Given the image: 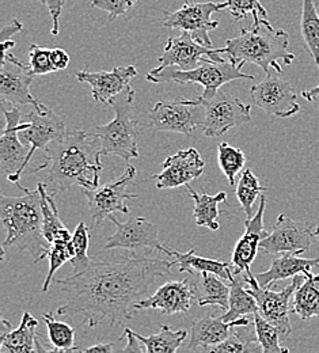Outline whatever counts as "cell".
<instances>
[{
	"label": "cell",
	"instance_id": "1",
	"mask_svg": "<svg viewBox=\"0 0 319 353\" xmlns=\"http://www.w3.org/2000/svg\"><path fill=\"white\" fill-rule=\"evenodd\" d=\"M176 261L135 256L114 260H96L83 272L67 279H56L63 288L64 301L57 309L61 316L83 315L82 325L98 326L123 323L135 315V306L148 298L150 288L158 277L167 276Z\"/></svg>",
	"mask_w": 319,
	"mask_h": 353
},
{
	"label": "cell",
	"instance_id": "2",
	"mask_svg": "<svg viewBox=\"0 0 319 353\" xmlns=\"http://www.w3.org/2000/svg\"><path fill=\"white\" fill-rule=\"evenodd\" d=\"M45 162L32 173L46 170V189L56 196L79 185L86 190L99 186L102 172L101 148L94 132L67 131L43 152Z\"/></svg>",
	"mask_w": 319,
	"mask_h": 353
},
{
	"label": "cell",
	"instance_id": "3",
	"mask_svg": "<svg viewBox=\"0 0 319 353\" xmlns=\"http://www.w3.org/2000/svg\"><path fill=\"white\" fill-rule=\"evenodd\" d=\"M23 196H0V218L7 235L1 245V259L8 248L29 252L37 264L49 256L50 243L43 231V210L40 192L19 188Z\"/></svg>",
	"mask_w": 319,
	"mask_h": 353
},
{
	"label": "cell",
	"instance_id": "4",
	"mask_svg": "<svg viewBox=\"0 0 319 353\" xmlns=\"http://www.w3.org/2000/svg\"><path fill=\"white\" fill-rule=\"evenodd\" d=\"M289 36L285 30L274 29L268 19H263L258 26L250 29H240L235 39L226 41V54L228 59L242 68L246 63H251L271 75L274 70L277 74L282 72L280 61L291 65L295 54L288 50Z\"/></svg>",
	"mask_w": 319,
	"mask_h": 353
},
{
	"label": "cell",
	"instance_id": "5",
	"mask_svg": "<svg viewBox=\"0 0 319 353\" xmlns=\"http://www.w3.org/2000/svg\"><path fill=\"white\" fill-rule=\"evenodd\" d=\"M134 103L135 90L131 85L110 101L109 105L116 112L114 119L94 131L102 157H120L127 163L138 158L140 125L134 113Z\"/></svg>",
	"mask_w": 319,
	"mask_h": 353
},
{
	"label": "cell",
	"instance_id": "6",
	"mask_svg": "<svg viewBox=\"0 0 319 353\" xmlns=\"http://www.w3.org/2000/svg\"><path fill=\"white\" fill-rule=\"evenodd\" d=\"M235 63L229 59L212 60L209 57H204L200 65L190 71H181L176 67L167 68H154L147 75L145 79L152 83H198L204 88L201 94L203 98H211L216 94L218 90L225 86L228 82L236 79H256L254 75H247L240 71Z\"/></svg>",
	"mask_w": 319,
	"mask_h": 353
},
{
	"label": "cell",
	"instance_id": "7",
	"mask_svg": "<svg viewBox=\"0 0 319 353\" xmlns=\"http://www.w3.org/2000/svg\"><path fill=\"white\" fill-rule=\"evenodd\" d=\"M205 121V109L200 98L161 101L150 112V124L159 132L192 134Z\"/></svg>",
	"mask_w": 319,
	"mask_h": 353
},
{
	"label": "cell",
	"instance_id": "8",
	"mask_svg": "<svg viewBox=\"0 0 319 353\" xmlns=\"http://www.w3.org/2000/svg\"><path fill=\"white\" fill-rule=\"evenodd\" d=\"M227 8V3H185L177 11H163V19L161 23L169 29H180L187 32L192 37L204 46L212 48L209 32L219 28V22L214 21L211 15L214 12H222Z\"/></svg>",
	"mask_w": 319,
	"mask_h": 353
},
{
	"label": "cell",
	"instance_id": "9",
	"mask_svg": "<svg viewBox=\"0 0 319 353\" xmlns=\"http://www.w3.org/2000/svg\"><path fill=\"white\" fill-rule=\"evenodd\" d=\"M205 109L203 132L207 137H219L239 125L251 121V106L222 88L211 98L198 97Z\"/></svg>",
	"mask_w": 319,
	"mask_h": 353
},
{
	"label": "cell",
	"instance_id": "10",
	"mask_svg": "<svg viewBox=\"0 0 319 353\" xmlns=\"http://www.w3.org/2000/svg\"><path fill=\"white\" fill-rule=\"evenodd\" d=\"M136 168L128 166L125 173L113 182H107L95 190H86L85 194L89 201V211L92 214V227L98 228L103 221L109 219L113 212L130 214L127 200L138 197L136 193H130L128 186L135 185Z\"/></svg>",
	"mask_w": 319,
	"mask_h": 353
},
{
	"label": "cell",
	"instance_id": "11",
	"mask_svg": "<svg viewBox=\"0 0 319 353\" xmlns=\"http://www.w3.org/2000/svg\"><path fill=\"white\" fill-rule=\"evenodd\" d=\"M36 77L32 75L29 64L22 63L11 50L1 54L0 98L14 106L32 105L37 112L46 113L49 108L37 101L30 92V85Z\"/></svg>",
	"mask_w": 319,
	"mask_h": 353
},
{
	"label": "cell",
	"instance_id": "12",
	"mask_svg": "<svg viewBox=\"0 0 319 353\" xmlns=\"http://www.w3.org/2000/svg\"><path fill=\"white\" fill-rule=\"evenodd\" d=\"M6 127L0 136V165L8 176V181L21 188V176L29 165L30 148L19 139L22 112L18 106L3 103Z\"/></svg>",
	"mask_w": 319,
	"mask_h": 353
},
{
	"label": "cell",
	"instance_id": "13",
	"mask_svg": "<svg viewBox=\"0 0 319 353\" xmlns=\"http://www.w3.org/2000/svg\"><path fill=\"white\" fill-rule=\"evenodd\" d=\"M303 281L305 274H298L292 277L289 285L278 292L272 291L271 288H263L260 287V284L247 285L250 294L254 296L258 305V314L271 325H274L280 332L281 339H287L292 333V326L289 322V314L292 312V307L289 306V303Z\"/></svg>",
	"mask_w": 319,
	"mask_h": 353
},
{
	"label": "cell",
	"instance_id": "14",
	"mask_svg": "<svg viewBox=\"0 0 319 353\" xmlns=\"http://www.w3.org/2000/svg\"><path fill=\"white\" fill-rule=\"evenodd\" d=\"M109 221L116 225V231L107 238L103 250L121 249L135 253L140 249H152L162 252L166 256H173L172 249L161 243L158 236V227L145 218L136 216L130 218L125 223H121L112 215Z\"/></svg>",
	"mask_w": 319,
	"mask_h": 353
},
{
	"label": "cell",
	"instance_id": "15",
	"mask_svg": "<svg viewBox=\"0 0 319 353\" xmlns=\"http://www.w3.org/2000/svg\"><path fill=\"white\" fill-rule=\"evenodd\" d=\"M316 227L306 221H294L289 216L278 215L272 232L261 242V249L267 254L310 252Z\"/></svg>",
	"mask_w": 319,
	"mask_h": 353
},
{
	"label": "cell",
	"instance_id": "16",
	"mask_svg": "<svg viewBox=\"0 0 319 353\" xmlns=\"http://www.w3.org/2000/svg\"><path fill=\"white\" fill-rule=\"evenodd\" d=\"M250 97L256 106L278 119L292 117L300 110L294 88L272 74L250 88Z\"/></svg>",
	"mask_w": 319,
	"mask_h": 353
},
{
	"label": "cell",
	"instance_id": "17",
	"mask_svg": "<svg viewBox=\"0 0 319 353\" xmlns=\"http://www.w3.org/2000/svg\"><path fill=\"white\" fill-rule=\"evenodd\" d=\"M222 53H226V48L214 49L197 43L190 33L183 32L178 37H170L166 48L159 57L158 68L176 67L181 71H190L200 65L204 57L212 60H222Z\"/></svg>",
	"mask_w": 319,
	"mask_h": 353
},
{
	"label": "cell",
	"instance_id": "18",
	"mask_svg": "<svg viewBox=\"0 0 319 353\" xmlns=\"http://www.w3.org/2000/svg\"><path fill=\"white\" fill-rule=\"evenodd\" d=\"M67 133V127L61 117L50 109L46 113H40L34 108L30 113L22 117L19 125V139L30 148L29 163L36 151H45L46 147L59 140Z\"/></svg>",
	"mask_w": 319,
	"mask_h": 353
},
{
	"label": "cell",
	"instance_id": "19",
	"mask_svg": "<svg viewBox=\"0 0 319 353\" xmlns=\"http://www.w3.org/2000/svg\"><path fill=\"white\" fill-rule=\"evenodd\" d=\"M205 163L196 148H187L166 158L162 172L151 176L156 181L158 189H174L186 186L204 173Z\"/></svg>",
	"mask_w": 319,
	"mask_h": 353
},
{
	"label": "cell",
	"instance_id": "20",
	"mask_svg": "<svg viewBox=\"0 0 319 353\" xmlns=\"http://www.w3.org/2000/svg\"><path fill=\"white\" fill-rule=\"evenodd\" d=\"M260 205L257 214L245 221L246 231L242 238L236 242L232 256L231 264L234 268V273H246L247 276H253L251 264L256 260L258 250L261 248V242L269 235L264 225V214L267 207L265 196L260 197Z\"/></svg>",
	"mask_w": 319,
	"mask_h": 353
},
{
	"label": "cell",
	"instance_id": "21",
	"mask_svg": "<svg viewBox=\"0 0 319 353\" xmlns=\"http://www.w3.org/2000/svg\"><path fill=\"white\" fill-rule=\"evenodd\" d=\"M137 75L134 65L114 67L112 71L90 72L88 70L75 74L76 79L92 86V95L96 103L109 105L110 101L130 86Z\"/></svg>",
	"mask_w": 319,
	"mask_h": 353
},
{
	"label": "cell",
	"instance_id": "22",
	"mask_svg": "<svg viewBox=\"0 0 319 353\" xmlns=\"http://www.w3.org/2000/svg\"><path fill=\"white\" fill-rule=\"evenodd\" d=\"M197 287L189 280L169 281L159 287L156 292L144 301H140L135 310H161L165 315L187 312L194 298Z\"/></svg>",
	"mask_w": 319,
	"mask_h": 353
},
{
	"label": "cell",
	"instance_id": "23",
	"mask_svg": "<svg viewBox=\"0 0 319 353\" xmlns=\"http://www.w3.org/2000/svg\"><path fill=\"white\" fill-rule=\"evenodd\" d=\"M39 321L28 311L23 312L21 323L17 329H11L7 319H1L0 353H37L36 329Z\"/></svg>",
	"mask_w": 319,
	"mask_h": 353
},
{
	"label": "cell",
	"instance_id": "24",
	"mask_svg": "<svg viewBox=\"0 0 319 353\" xmlns=\"http://www.w3.org/2000/svg\"><path fill=\"white\" fill-rule=\"evenodd\" d=\"M314 266H319V259H300L294 253L276 254L271 268L267 272H260L256 279L263 288H271L274 283L285 279H292L298 274H307Z\"/></svg>",
	"mask_w": 319,
	"mask_h": 353
},
{
	"label": "cell",
	"instance_id": "25",
	"mask_svg": "<svg viewBox=\"0 0 319 353\" xmlns=\"http://www.w3.org/2000/svg\"><path fill=\"white\" fill-rule=\"evenodd\" d=\"M232 327H235L234 322H225L220 316H212L207 315L193 322L190 329V337L187 348L194 351L197 348L203 347H211L218 345L227 340L232 332Z\"/></svg>",
	"mask_w": 319,
	"mask_h": 353
},
{
	"label": "cell",
	"instance_id": "26",
	"mask_svg": "<svg viewBox=\"0 0 319 353\" xmlns=\"http://www.w3.org/2000/svg\"><path fill=\"white\" fill-rule=\"evenodd\" d=\"M258 312V305L254 296L247 288L243 273H234V279L229 281V302L228 310L222 315L225 322H234L246 315H254Z\"/></svg>",
	"mask_w": 319,
	"mask_h": 353
},
{
	"label": "cell",
	"instance_id": "27",
	"mask_svg": "<svg viewBox=\"0 0 319 353\" xmlns=\"http://www.w3.org/2000/svg\"><path fill=\"white\" fill-rule=\"evenodd\" d=\"M194 248L186 253H178L177 250H172L173 257H176V263L180 266V272L187 273H214L218 277L231 281L234 279V268L231 263H225L219 260L200 257L194 253Z\"/></svg>",
	"mask_w": 319,
	"mask_h": 353
},
{
	"label": "cell",
	"instance_id": "28",
	"mask_svg": "<svg viewBox=\"0 0 319 353\" xmlns=\"http://www.w3.org/2000/svg\"><path fill=\"white\" fill-rule=\"evenodd\" d=\"M189 197L194 201L193 207V218L200 227H207L212 231H218L220 224L218 221L219 218V204L227 200V194L225 192L218 193L216 196H209L205 193H198L186 185Z\"/></svg>",
	"mask_w": 319,
	"mask_h": 353
},
{
	"label": "cell",
	"instance_id": "29",
	"mask_svg": "<svg viewBox=\"0 0 319 353\" xmlns=\"http://www.w3.org/2000/svg\"><path fill=\"white\" fill-rule=\"evenodd\" d=\"M235 326L227 340L218 345L203 347V353H263L256 327Z\"/></svg>",
	"mask_w": 319,
	"mask_h": 353
},
{
	"label": "cell",
	"instance_id": "30",
	"mask_svg": "<svg viewBox=\"0 0 319 353\" xmlns=\"http://www.w3.org/2000/svg\"><path fill=\"white\" fill-rule=\"evenodd\" d=\"M37 190L41 196V210H43V231L46 241L52 245L57 239H72V234L63 224L59 216V210L54 203V196L46 189L45 183L40 182Z\"/></svg>",
	"mask_w": 319,
	"mask_h": 353
},
{
	"label": "cell",
	"instance_id": "31",
	"mask_svg": "<svg viewBox=\"0 0 319 353\" xmlns=\"http://www.w3.org/2000/svg\"><path fill=\"white\" fill-rule=\"evenodd\" d=\"M292 312L302 319L319 318V274H305V281L294 295Z\"/></svg>",
	"mask_w": 319,
	"mask_h": 353
},
{
	"label": "cell",
	"instance_id": "32",
	"mask_svg": "<svg viewBox=\"0 0 319 353\" xmlns=\"http://www.w3.org/2000/svg\"><path fill=\"white\" fill-rule=\"evenodd\" d=\"M135 334L144 345L145 353H177L187 336L186 330H173L167 325H162L159 333L148 337H144L136 332Z\"/></svg>",
	"mask_w": 319,
	"mask_h": 353
},
{
	"label": "cell",
	"instance_id": "33",
	"mask_svg": "<svg viewBox=\"0 0 319 353\" xmlns=\"http://www.w3.org/2000/svg\"><path fill=\"white\" fill-rule=\"evenodd\" d=\"M300 32L306 48L309 49L319 70V15L314 0H303Z\"/></svg>",
	"mask_w": 319,
	"mask_h": 353
},
{
	"label": "cell",
	"instance_id": "34",
	"mask_svg": "<svg viewBox=\"0 0 319 353\" xmlns=\"http://www.w3.org/2000/svg\"><path fill=\"white\" fill-rule=\"evenodd\" d=\"M267 190L265 186L261 185L260 179L253 173L251 169H246L243 174L240 176L239 182L236 183V199L246 214L247 219H251L253 215V205L258 197L263 196V193Z\"/></svg>",
	"mask_w": 319,
	"mask_h": 353
},
{
	"label": "cell",
	"instance_id": "35",
	"mask_svg": "<svg viewBox=\"0 0 319 353\" xmlns=\"http://www.w3.org/2000/svg\"><path fill=\"white\" fill-rule=\"evenodd\" d=\"M204 295L198 298V306H216L227 311L229 302V285H226L214 273H203Z\"/></svg>",
	"mask_w": 319,
	"mask_h": 353
},
{
	"label": "cell",
	"instance_id": "36",
	"mask_svg": "<svg viewBox=\"0 0 319 353\" xmlns=\"http://www.w3.org/2000/svg\"><path fill=\"white\" fill-rule=\"evenodd\" d=\"M218 161L223 174L229 185H235V178L246 165L245 152L240 148L232 147L228 143H220L218 147Z\"/></svg>",
	"mask_w": 319,
	"mask_h": 353
},
{
	"label": "cell",
	"instance_id": "37",
	"mask_svg": "<svg viewBox=\"0 0 319 353\" xmlns=\"http://www.w3.org/2000/svg\"><path fill=\"white\" fill-rule=\"evenodd\" d=\"M75 256L72 239H57L50 245V252H49V270L46 273L43 291L46 292L53 283V276L59 268H61L65 263H71V260Z\"/></svg>",
	"mask_w": 319,
	"mask_h": 353
},
{
	"label": "cell",
	"instance_id": "38",
	"mask_svg": "<svg viewBox=\"0 0 319 353\" xmlns=\"http://www.w3.org/2000/svg\"><path fill=\"white\" fill-rule=\"evenodd\" d=\"M43 316L48 327V337L50 344L59 350H74L75 329L65 322L57 321L52 312H45Z\"/></svg>",
	"mask_w": 319,
	"mask_h": 353
},
{
	"label": "cell",
	"instance_id": "39",
	"mask_svg": "<svg viewBox=\"0 0 319 353\" xmlns=\"http://www.w3.org/2000/svg\"><path fill=\"white\" fill-rule=\"evenodd\" d=\"M256 334L260 341L263 353H289V351L280 345V332L264 319L258 312L253 315Z\"/></svg>",
	"mask_w": 319,
	"mask_h": 353
},
{
	"label": "cell",
	"instance_id": "40",
	"mask_svg": "<svg viewBox=\"0 0 319 353\" xmlns=\"http://www.w3.org/2000/svg\"><path fill=\"white\" fill-rule=\"evenodd\" d=\"M89 243H90V228L86 225L85 221H81L72 234V245H74L75 256L71 260V264L75 273L83 272L92 263V259L88 256Z\"/></svg>",
	"mask_w": 319,
	"mask_h": 353
},
{
	"label": "cell",
	"instance_id": "41",
	"mask_svg": "<svg viewBox=\"0 0 319 353\" xmlns=\"http://www.w3.org/2000/svg\"><path fill=\"white\" fill-rule=\"evenodd\" d=\"M228 11L235 19L253 17V26H258L263 19L268 18L267 8L260 0H226Z\"/></svg>",
	"mask_w": 319,
	"mask_h": 353
},
{
	"label": "cell",
	"instance_id": "42",
	"mask_svg": "<svg viewBox=\"0 0 319 353\" xmlns=\"http://www.w3.org/2000/svg\"><path fill=\"white\" fill-rule=\"evenodd\" d=\"M29 67H30L32 75H34V77L56 72L57 70L52 63V49H48V48L37 44L30 45Z\"/></svg>",
	"mask_w": 319,
	"mask_h": 353
},
{
	"label": "cell",
	"instance_id": "43",
	"mask_svg": "<svg viewBox=\"0 0 319 353\" xmlns=\"http://www.w3.org/2000/svg\"><path fill=\"white\" fill-rule=\"evenodd\" d=\"M136 3L137 0H92V7L107 12L109 22H113L125 15Z\"/></svg>",
	"mask_w": 319,
	"mask_h": 353
},
{
	"label": "cell",
	"instance_id": "44",
	"mask_svg": "<svg viewBox=\"0 0 319 353\" xmlns=\"http://www.w3.org/2000/svg\"><path fill=\"white\" fill-rule=\"evenodd\" d=\"M43 6H45L50 18H52V23H53V28L50 30V33L53 36H57L59 34V19H60V15L63 12V8H64V4H65V0H40Z\"/></svg>",
	"mask_w": 319,
	"mask_h": 353
},
{
	"label": "cell",
	"instance_id": "45",
	"mask_svg": "<svg viewBox=\"0 0 319 353\" xmlns=\"http://www.w3.org/2000/svg\"><path fill=\"white\" fill-rule=\"evenodd\" d=\"M124 337H127L128 343L125 345V348L119 353H145L143 351L141 345H140V340L137 339L136 334L134 330H131L130 327H127L124 330Z\"/></svg>",
	"mask_w": 319,
	"mask_h": 353
},
{
	"label": "cell",
	"instance_id": "46",
	"mask_svg": "<svg viewBox=\"0 0 319 353\" xmlns=\"http://www.w3.org/2000/svg\"><path fill=\"white\" fill-rule=\"evenodd\" d=\"M52 63L56 67V70H65L70 64V54L60 48L52 49Z\"/></svg>",
	"mask_w": 319,
	"mask_h": 353
},
{
	"label": "cell",
	"instance_id": "47",
	"mask_svg": "<svg viewBox=\"0 0 319 353\" xmlns=\"http://www.w3.org/2000/svg\"><path fill=\"white\" fill-rule=\"evenodd\" d=\"M23 29V25L18 21V19H14L10 25L4 26L1 33H0V43H4L7 40H11V37L17 33H19L21 30Z\"/></svg>",
	"mask_w": 319,
	"mask_h": 353
},
{
	"label": "cell",
	"instance_id": "48",
	"mask_svg": "<svg viewBox=\"0 0 319 353\" xmlns=\"http://www.w3.org/2000/svg\"><path fill=\"white\" fill-rule=\"evenodd\" d=\"M36 348H37V353H75L76 351H79L78 348H74V350H59V348H48L46 345H44L40 340V336H37L36 339Z\"/></svg>",
	"mask_w": 319,
	"mask_h": 353
},
{
	"label": "cell",
	"instance_id": "49",
	"mask_svg": "<svg viewBox=\"0 0 319 353\" xmlns=\"http://www.w3.org/2000/svg\"><path fill=\"white\" fill-rule=\"evenodd\" d=\"M79 353H113L112 344H96L89 348L79 350Z\"/></svg>",
	"mask_w": 319,
	"mask_h": 353
},
{
	"label": "cell",
	"instance_id": "50",
	"mask_svg": "<svg viewBox=\"0 0 319 353\" xmlns=\"http://www.w3.org/2000/svg\"><path fill=\"white\" fill-rule=\"evenodd\" d=\"M302 97L305 99H307L309 102H313L314 99H318L319 98V83L316 88H311V90H307V91H303L302 92Z\"/></svg>",
	"mask_w": 319,
	"mask_h": 353
},
{
	"label": "cell",
	"instance_id": "51",
	"mask_svg": "<svg viewBox=\"0 0 319 353\" xmlns=\"http://www.w3.org/2000/svg\"><path fill=\"white\" fill-rule=\"evenodd\" d=\"M316 236H317V238H318V241H319V225H318V227H316Z\"/></svg>",
	"mask_w": 319,
	"mask_h": 353
},
{
	"label": "cell",
	"instance_id": "52",
	"mask_svg": "<svg viewBox=\"0 0 319 353\" xmlns=\"http://www.w3.org/2000/svg\"><path fill=\"white\" fill-rule=\"evenodd\" d=\"M187 1H190V0H185V3H187Z\"/></svg>",
	"mask_w": 319,
	"mask_h": 353
}]
</instances>
